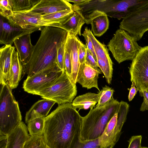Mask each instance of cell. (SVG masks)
I'll list each match as a JSON object with an SVG mask.
<instances>
[{
  "mask_svg": "<svg viewBox=\"0 0 148 148\" xmlns=\"http://www.w3.org/2000/svg\"><path fill=\"white\" fill-rule=\"evenodd\" d=\"M69 36L71 50V56L72 67V79L75 84L80 65L77 47V36L68 32Z\"/></svg>",
  "mask_w": 148,
  "mask_h": 148,
  "instance_id": "24",
  "label": "cell"
},
{
  "mask_svg": "<svg viewBox=\"0 0 148 148\" xmlns=\"http://www.w3.org/2000/svg\"><path fill=\"white\" fill-rule=\"evenodd\" d=\"M73 148H101L100 146L99 139L82 141L80 140L77 143ZM109 148H112L110 147Z\"/></svg>",
  "mask_w": 148,
  "mask_h": 148,
  "instance_id": "32",
  "label": "cell"
},
{
  "mask_svg": "<svg viewBox=\"0 0 148 148\" xmlns=\"http://www.w3.org/2000/svg\"><path fill=\"white\" fill-rule=\"evenodd\" d=\"M119 28L134 36L137 41L141 39L148 31V3L123 18Z\"/></svg>",
  "mask_w": 148,
  "mask_h": 148,
  "instance_id": "9",
  "label": "cell"
},
{
  "mask_svg": "<svg viewBox=\"0 0 148 148\" xmlns=\"http://www.w3.org/2000/svg\"><path fill=\"white\" fill-rule=\"evenodd\" d=\"M141 148H148V147H142Z\"/></svg>",
  "mask_w": 148,
  "mask_h": 148,
  "instance_id": "44",
  "label": "cell"
},
{
  "mask_svg": "<svg viewBox=\"0 0 148 148\" xmlns=\"http://www.w3.org/2000/svg\"><path fill=\"white\" fill-rule=\"evenodd\" d=\"M77 47L78 54L80 64L85 62L87 47L80 40L77 36Z\"/></svg>",
  "mask_w": 148,
  "mask_h": 148,
  "instance_id": "34",
  "label": "cell"
},
{
  "mask_svg": "<svg viewBox=\"0 0 148 148\" xmlns=\"http://www.w3.org/2000/svg\"><path fill=\"white\" fill-rule=\"evenodd\" d=\"M23 75V66L20 60L18 52L14 49L11 56V67L6 84L12 89L16 88Z\"/></svg>",
  "mask_w": 148,
  "mask_h": 148,
  "instance_id": "19",
  "label": "cell"
},
{
  "mask_svg": "<svg viewBox=\"0 0 148 148\" xmlns=\"http://www.w3.org/2000/svg\"><path fill=\"white\" fill-rule=\"evenodd\" d=\"M147 90L148 92V87Z\"/></svg>",
  "mask_w": 148,
  "mask_h": 148,
  "instance_id": "45",
  "label": "cell"
},
{
  "mask_svg": "<svg viewBox=\"0 0 148 148\" xmlns=\"http://www.w3.org/2000/svg\"><path fill=\"white\" fill-rule=\"evenodd\" d=\"M138 91V90L136 87L134 83L133 82H132L131 87L130 89L128 96V99L129 101H131L133 99Z\"/></svg>",
  "mask_w": 148,
  "mask_h": 148,
  "instance_id": "39",
  "label": "cell"
},
{
  "mask_svg": "<svg viewBox=\"0 0 148 148\" xmlns=\"http://www.w3.org/2000/svg\"><path fill=\"white\" fill-rule=\"evenodd\" d=\"M114 91L113 89L106 85L102 87L99 92V97L96 107L102 106L108 103L112 99Z\"/></svg>",
  "mask_w": 148,
  "mask_h": 148,
  "instance_id": "30",
  "label": "cell"
},
{
  "mask_svg": "<svg viewBox=\"0 0 148 148\" xmlns=\"http://www.w3.org/2000/svg\"><path fill=\"white\" fill-rule=\"evenodd\" d=\"M63 69L64 72L72 79V67L70 39L68 33L64 45Z\"/></svg>",
  "mask_w": 148,
  "mask_h": 148,
  "instance_id": "28",
  "label": "cell"
},
{
  "mask_svg": "<svg viewBox=\"0 0 148 148\" xmlns=\"http://www.w3.org/2000/svg\"></svg>",
  "mask_w": 148,
  "mask_h": 148,
  "instance_id": "46",
  "label": "cell"
},
{
  "mask_svg": "<svg viewBox=\"0 0 148 148\" xmlns=\"http://www.w3.org/2000/svg\"><path fill=\"white\" fill-rule=\"evenodd\" d=\"M63 72L57 66L27 76L23 82V88L27 93L36 95L41 90L53 84Z\"/></svg>",
  "mask_w": 148,
  "mask_h": 148,
  "instance_id": "8",
  "label": "cell"
},
{
  "mask_svg": "<svg viewBox=\"0 0 148 148\" xmlns=\"http://www.w3.org/2000/svg\"><path fill=\"white\" fill-rule=\"evenodd\" d=\"M142 136L141 135L132 136L128 141V148H141Z\"/></svg>",
  "mask_w": 148,
  "mask_h": 148,
  "instance_id": "37",
  "label": "cell"
},
{
  "mask_svg": "<svg viewBox=\"0 0 148 148\" xmlns=\"http://www.w3.org/2000/svg\"><path fill=\"white\" fill-rule=\"evenodd\" d=\"M34 30L23 29L11 23L5 17L0 15V43L11 45L18 38L32 33Z\"/></svg>",
  "mask_w": 148,
  "mask_h": 148,
  "instance_id": "12",
  "label": "cell"
},
{
  "mask_svg": "<svg viewBox=\"0 0 148 148\" xmlns=\"http://www.w3.org/2000/svg\"><path fill=\"white\" fill-rule=\"evenodd\" d=\"M66 40V39L62 42L59 47L58 50L57 57V65L60 68L63 72V62L64 45Z\"/></svg>",
  "mask_w": 148,
  "mask_h": 148,
  "instance_id": "35",
  "label": "cell"
},
{
  "mask_svg": "<svg viewBox=\"0 0 148 148\" xmlns=\"http://www.w3.org/2000/svg\"><path fill=\"white\" fill-rule=\"evenodd\" d=\"M40 0H12L13 11H28L37 3Z\"/></svg>",
  "mask_w": 148,
  "mask_h": 148,
  "instance_id": "29",
  "label": "cell"
},
{
  "mask_svg": "<svg viewBox=\"0 0 148 148\" xmlns=\"http://www.w3.org/2000/svg\"><path fill=\"white\" fill-rule=\"evenodd\" d=\"M78 7L84 16L98 10L111 18L119 20L124 18L125 7L123 0H90L88 3Z\"/></svg>",
  "mask_w": 148,
  "mask_h": 148,
  "instance_id": "10",
  "label": "cell"
},
{
  "mask_svg": "<svg viewBox=\"0 0 148 148\" xmlns=\"http://www.w3.org/2000/svg\"><path fill=\"white\" fill-rule=\"evenodd\" d=\"M82 119L71 103L59 105L45 119L46 144L51 148H73L80 140Z\"/></svg>",
  "mask_w": 148,
  "mask_h": 148,
  "instance_id": "1",
  "label": "cell"
},
{
  "mask_svg": "<svg viewBox=\"0 0 148 148\" xmlns=\"http://www.w3.org/2000/svg\"><path fill=\"white\" fill-rule=\"evenodd\" d=\"M45 148H51L46 144Z\"/></svg>",
  "mask_w": 148,
  "mask_h": 148,
  "instance_id": "43",
  "label": "cell"
},
{
  "mask_svg": "<svg viewBox=\"0 0 148 148\" xmlns=\"http://www.w3.org/2000/svg\"><path fill=\"white\" fill-rule=\"evenodd\" d=\"M27 126L21 121L8 135L6 148H23L29 137Z\"/></svg>",
  "mask_w": 148,
  "mask_h": 148,
  "instance_id": "18",
  "label": "cell"
},
{
  "mask_svg": "<svg viewBox=\"0 0 148 148\" xmlns=\"http://www.w3.org/2000/svg\"><path fill=\"white\" fill-rule=\"evenodd\" d=\"M45 118H37L29 121L27 123V129L30 136L43 135Z\"/></svg>",
  "mask_w": 148,
  "mask_h": 148,
  "instance_id": "27",
  "label": "cell"
},
{
  "mask_svg": "<svg viewBox=\"0 0 148 148\" xmlns=\"http://www.w3.org/2000/svg\"><path fill=\"white\" fill-rule=\"evenodd\" d=\"M82 35L84 38L87 48L92 55L95 61L97 62V57L92 43L85 29H84Z\"/></svg>",
  "mask_w": 148,
  "mask_h": 148,
  "instance_id": "36",
  "label": "cell"
},
{
  "mask_svg": "<svg viewBox=\"0 0 148 148\" xmlns=\"http://www.w3.org/2000/svg\"><path fill=\"white\" fill-rule=\"evenodd\" d=\"M129 68L130 81L139 91L148 87V45L142 47L132 61Z\"/></svg>",
  "mask_w": 148,
  "mask_h": 148,
  "instance_id": "7",
  "label": "cell"
},
{
  "mask_svg": "<svg viewBox=\"0 0 148 148\" xmlns=\"http://www.w3.org/2000/svg\"><path fill=\"white\" fill-rule=\"evenodd\" d=\"M55 103L54 101L45 99L38 100L27 112L25 122L27 123L29 121L38 117L45 118Z\"/></svg>",
  "mask_w": 148,
  "mask_h": 148,
  "instance_id": "22",
  "label": "cell"
},
{
  "mask_svg": "<svg viewBox=\"0 0 148 148\" xmlns=\"http://www.w3.org/2000/svg\"><path fill=\"white\" fill-rule=\"evenodd\" d=\"M99 93L88 92L79 95L73 101L72 105L75 109L79 110L81 109H93L95 105L98 102Z\"/></svg>",
  "mask_w": 148,
  "mask_h": 148,
  "instance_id": "23",
  "label": "cell"
},
{
  "mask_svg": "<svg viewBox=\"0 0 148 148\" xmlns=\"http://www.w3.org/2000/svg\"><path fill=\"white\" fill-rule=\"evenodd\" d=\"M136 38L125 30L119 28L108 43V49L120 64L125 61L132 60L142 47L137 42Z\"/></svg>",
  "mask_w": 148,
  "mask_h": 148,
  "instance_id": "5",
  "label": "cell"
},
{
  "mask_svg": "<svg viewBox=\"0 0 148 148\" xmlns=\"http://www.w3.org/2000/svg\"><path fill=\"white\" fill-rule=\"evenodd\" d=\"M119 104L112 97L108 103L90 110L83 117L80 140L84 141L98 138L109 121L118 112Z\"/></svg>",
  "mask_w": 148,
  "mask_h": 148,
  "instance_id": "3",
  "label": "cell"
},
{
  "mask_svg": "<svg viewBox=\"0 0 148 148\" xmlns=\"http://www.w3.org/2000/svg\"><path fill=\"white\" fill-rule=\"evenodd\" d=\"M84 16L86 19V23L91 25L92 32L94 36H101L108 29L109 21L104 12L96 10Z\"/></svg>",
  "mask_w": 148,
  "mask_h": 148,
  "instance_id": "16",
  "label": "cell"
},
{
  "mask_svg": "<svg viewBox=\"0 0 148 148\" xmlns=\"http://www.w3.org/2000/svg\"><path fill=\"white\" fill-rule=\"evenodd\" d=\"M3 16L5 18L12 24L25 30L36 31L41 30L43 26H46L45 21L42 18V14L29 10L13 11Z\"/></svg>",
  "mask_w": 148,
  "mask_h": 148,
  "instance_id": "11",
  "label": "cell"
},
{
  "mask_svg": "<svg viewBox=\"0 0 148 148\" xmlns=\"http://www.w3.org/2000/svg\"><path fill=\"white\" fill-rule=\"evenodd\" d=\"M14 43L23 68L29 60L33 51L34 46L31 42V34L20 37Z\"/></svg>",
  "mask_w": 148,
  "mask_h": 148,
  "instance_id": "20",
  "label": "cell"
},
{
  "mask_svg": "<svg viewBox=\"0 0 148 148\" xmlns=\"http://www.w3.org/2000/svg\"><path fill=\"white\" fill-rule=\"evenodd\" d=\"M85 29L86 30L92 41L97 58H99L104 60L113 64V63L110 57L108 49L107 46L98 40L95 37L91 31L89 29H88L87 27H86Z\"/></svg>",
  "mask_w": 148,
  "mask_h": 148,
  "instance_id": "26",
  "label": "cell"
},
{
  "mask_svg": "<svg viewBox=\"0 0 148 148\" xmlns=\"http://www.w3.org/2000/svg\"><path fill=\"white\" fill-rule=\"evenodd\" d=\"M73 6L66 0H40L29 10L42 15L71 10Z\"/></svg>",
  "mask_w": 148,
  "mask_h": 148,
  "instance_id": "13",
  "label": "cell"
},
{
  "mask_svg": "<svg viewBox=\"0 0 148 148\" xmlns=\"http://www.w3.org/2000/svg\"><path fill=\"white\" fill-rule=\"evenodd\" d=\"M46 145L43 135L30 136L23 148H45Z\"/></svg>",
  "mask_w": 148,
  "mask_h": 148,
  "instance_id": "31",
  "label": "cell"
},
{
  "mask_svg": "<svg viewBox=\"0 0 148 148\" xmlns=\"http://www.w3.org/2000/svg\"><path fill=\"white\" fill-rule=\"evenodd\" d=\"M41 30L40 36L34 46L29 60L23 67V74L27 76L58 66V50L66 40L68 33L62 29L51 26H45Z\"/></svg>",
  "mask_w": 148,
  "mask_h": 148,
  "instance_id": "2",
  "label": "cell"
},
{
  "mask_svg": "<svg viewBox=\"0 0 148 148\" xmlns=\"http://www.w3.org/2000/svg\"><path fill=\"white\" fill-rule=\"evenodd\" d=\"M14 49L15 47L11 45H5L0 48V83L1 85L6 84L11 67V56Z\"/></svg>",
  "mask_w": 148,
  "mask_h": 148,
  "instance_id": "21",
  "label": "cell"
},
{
  "mask_svg": "<svg viewBox=\"0 0 148 148\" xmlns=\"http://www.w3.org/2000/svg\"><path fill=\"white\" fill-rule=\"evenodd\" d=\"M117 118L118 113H116L108 123L98 138L101 148H113L119 139L121 131L116 127Z\"/></svg>",
  "mask_w": 148,
  "mask_h": 148,
  "instance_id": "14",
  "label": "cell"
},
{
  "mask_svg": "<svg viewBox=\"0 0 148 148\" xmlns=\"http://www.w3.org/2000/svg\"><path fill=\"white\" fill-rule=\"evenodd\" d=\"M85 63L97 70L101 71L98 68L97 62L95 61L92 55L87 48Z\"/></svg>",
  "mask_w": 148,
  "mask_h": 148,
  "instance_id": "38",
  "label": "cell"
},
{
  "mask_svg": "<svg viewBox=\"0 0 148 148\" xmlns=\"http://www.w3.org/2000/svg\"><path fill=\"white\" fill-rule=\"evenodd\" d=\"M8 84L1 85L0 93V135L7 136L22 121L18 102Z\"/></svg>",
  "mask_w": 148,
  "mask_h": 148,
  "instance_id": "4",
  "label": "cell"
},
{
  "mask_svg": "<svg viewBox=\"0 0 148 148\" xmlns=\"http://www.w3.org/2000/svg\"><path fill=\"white\" fill-rule=\"evenodd\" d=\"M148 110V101L143 98V101L141 105L140 110L141 111Z\"/></svg>",
  "mask_w": 148,
  "mask_h": 148,
  "instance_id": "41",
  "label": "cell"
},
{
  "mask_svg": "<svg viewBox=\"0 0 148 148\" xmlns=\"http://www.w3.org/2000/svg\"><path fill=\"white\" fill-rule=\"evenodd\" d=\"M140 95L143 97L144 99L148 101V92L146 90H143L139 91Z\"/></svg>",
  "mask_w": 148,
  "mask_h": 148,
  "instance_id": "42",
  "label": "cell"
},
{
  "mask_svg": "<svg viewBox=\"0 0 148 148\" xmlns=\"http://www.w3.org/2000/svg\"><path fill=\"white\" fill-rule=\"evenodd\" d=\"M77 92L76 84L63 72L53 84L41 90L36 95L43 99L54 101L59 105L71 103Z\"/></svg>",
  "mask_w": 148,
  "mask_h": 148,
  "instance_id": "6",
  "label": "cell"
},
{
  "mask_svg": "<svg viewBox=\"0 0 148 148\" xmlns=\"http://www.w3.org/2000/svg\"><path fill=\"white\" fill-rule=\"evenodd\" d=\"M101 71L97 70L85 63L80 64L76 79V83L79 84L83 88L90 89L95 88L99 92L98 79Z\"/></svg>",
  "mask_w": 148,
  "mask_h": 148,
  "instance_id": "15",
  "label": "cell"
},
{
  "mask_svg": "<svg viewBox=\"0 0 148 148\" xmlns=\"http://www.w3.org/2000/svg\"><path fill=\"white\" fill-rule=\"evenodd\" d=\"M73 8L71 10L42 14V17L45 21L46 26L56 27V25L62 23L73 12Z\"/></svg>",
  "mask_w": 148,
  "mask_h": 148,
  "instance_id": "25",
  "label": "cell"
},
{
  "mask_svg": "<svg viewBox=\"0 0 148 148\" xmlns=\"http://www.w3.org/2000/svg\"><path fill=\"white\" fill-rule=\"evenodd\" d=\"M69 2H72L74 3V5L77 6H80L84 5L88 3L90 0H66Z\"/></svg>",
  "mask_w": 148,
  "mask_h": 148,
  "instance_id": "40",
  "label": "cell"
},
{
  "mask_svg": "<svg viewBox=\"0 0 148 148\" xmlns=\"http://www.w3.org/2000/svg\"><path fill=\"white\" fill-rule=\"evenodd\" d=\"M73 5L74 12L65 21L56 27L60 28L77 36H81V29L86 19L78 7Z\"/></svg>",
  "mask_w": 148,
  "mask_h": 148,
  "instance_id": "17",
  "label": "cell"
},
{
  "mask_svg": "<svg viewBox=\"0 0 148 148\" xmlns=\"http://www.w3.org/2000/svg\"><path fill=\"white\" fill-rule=\"evenodd\" d=\"M12 0L0 1V15L4 16L13 11Z\"/></svg>",
  "mask_w": 148,
  "mask_h": 148,
  "instance_id": "33",
  "label": "cell"
}]
</instances>
